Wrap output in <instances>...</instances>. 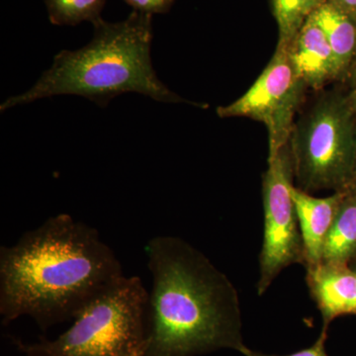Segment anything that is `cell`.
I'll return each mask as SVG.
<instances>
[{
    "label": "cell",
    "instance_id": "obj_1",
    "mask_svg": "<svg viewBox=\"0 0 356 356\" xmlns=\"http://www.w3.org/2000/svg\"><path fill=\"white\" fill-rule=\"evenodd\" d=\"M123 276L97 229L69 214L56 215L11 247L0 248L2 324L28 316L46 331L76 318Z\"/></svg>",
    "mask_w": 356,
    "mask_h": 356
},
{
    "label": "cell",
    "instance_id": "obj_2",
    "mask_svg": "<svg viewBox=\"0 0 356 356\" xmlns=\"http://www.w3.org/2000/svg\"><path fill=\"white\" fill-rule=\"evenodd\" d=\"M145 252L153 284L143 356L240 353L245 346L242 310L228 276L179 236H154Z\"/></svg>",
    "mask_w": 356,
    "mask_h": 356
},
{
    "label": "cell",
    "instance_id": "obj_3",
    "mask_svg": "<svg viewBox=\"0 0 356 356\" xmlns=\"http://www.w3.org/2000/svg\"><path fill=\"white\" fill-rule=\"evenodd\" d=\"M153 15L134 10L125 20L93 24L92 40L64 50L22 95L2 102L0 111L55 95H79L104 107L116 96L140 93L159 102H186L159 81L152 63Z\"/></svg>",
    "mask_w": 356,
    "mask_h": 356
},
{
    "label": "cell",
    "instance_id": "obj_4",
    "mask_svg": "<svg viewBox=\"0 0 356 356\" xmlns=\"http://www.w3.org/2000/svg\"><path fill=\"white\" fill-rule=\"evenodd\" d=\"M149 293L124 275L93 299L55 339L15 341L26 356H143L149 337Z\"/></svg>",
    "mask_w": 356,
    "mask_h": 356
},
{
    "label": "cell",
    "instance_id": "obj_5",
    "mask_svg": "<svg viewBox=\"0 0 356 356\" xmlns=\"http://www.w3.org/2000/svg\"><path fill=\"white\" fill-rule=\"evenodd\" d=\"M355 115L348 100L327 95L294 124L288 145L298 188L346 191L356 159Z\"/></svg>",
    "mask_w": 356,
    "mask_h": 356
},
{
    "label": "cell",
    "instance_id": "obj_6",
    "mask_svg": "<svg viewBox=\"0 0 356 356\" xmlns=\"http://www.w3.org/2000/svg\"><path fill=\"white\" fill-rule=\"evenodd\" d=\"M287 149L267 159L268 168L262 182L264 228L257 285L259 296L286 267L305 266L303 238L291 195L293 170Z\"/></svg>",
    "mask_w": 356,
    "mask_h": 356
},
{
    "label": "cell",
    "instance_id": "obj_7",
    "mask_svg": "<svg viewBox=\"0 0 356 356\" xmlns=\"http://www.w3.org/2000/svg\"><path fill=\"white\" fill-rule=\"evenodd\" d=\"M288 47L278 44L268 65L247 92L217 108L221 118L245 117L264 123L268 132V158L288 146L295 113L306 88L295 72Z\"/></svg>",
    "mask_w": 356,
    "mask_h": 356
},
{
    "label": "cell",
    "instance_id": "obj_8",
    "mask_svg": "<svg viewBox=\"0 0 356 356\" xmlns=\"http://www.w3.org/2000/svg\"><path fill=\"white\" fill-rule=\"evenodd\" d=\"M306 282L312 298L329 330L334 318L356 314V273L350 264L321 262L306 267Z\"/></svg>",
    "mask_w": 356,
    "mask_h": 356
},
{
    "label": "cell",
    "instance_id": "obj_9",
    "mask_svg": "<svg viewBox=\"0 0 356 356\" xmlns=\"http://www.w3.org/2000/svg\"><path fill=\"white\" fill-rule=\"evenodd\" d=\"M288 50L295 72L309 88L321 89L339 74L331 46L311 16Z\"/></svg>",
    "mask_w": 356,
    "mask_h": 356
},
{
    "label": "cell",
    "instance_id": "obj_10",
    "mask_svg": "<svg viewBox=\"0 0 356 356\" xmlns=\"http://www.w3.org/2000/svg\"><path fill=\"white\" fill-rule=\"evenodd\" d=\"M291 195L303 238L305 267L316 266L322 262L325 238L346 191H336L329 197L317 198L292 185Z\"/></svg>",
    "mask_w": 356,
    "mask_h": 356
},
{
    "label": "cell",
    "instance_id": "obj_11",
    "mask_svg": "<svg viewBox=\"0 0 356 356\" xmlns=\"http://www.w3.org/2000/svg\"><path fill=\"white\" fill-rule=\"evenodd\" d=\"M311 17L324 32L341 74L348 69L355 55V26L343 9L332 3L321 4Z\"/></svg>",
    "mask_w": 356,
    "mask_h": 356
},
{
    "label": "cell",
    "instance_id": "obj_12",
    "mask_svg": "<svg viewBox=\"0 0 356 356\" xmlns=\"http://www.w3.org/2000/svg\"><path fill=\"white\" fill-rule=\"evenodd\" d=\"M356 259V194L346 191L325 238L323 262L350 264Z\"/></svg>",
    "mask_w": 356,
    "mask_h": 356
},
{
    "label": "cell",
    "instance_id": "obj_13",
    "mask_svg": "<svg viewBox=\"0 0 356 356\" xmlns=\"http://www.w3.org/2000/svg\"><path fill=\"white\" fill-rule=\"evenodd\" d=\"M106 0H44L51 24L76 26L102 20Z\"/></svg>",
    "mask_w": 356,
    "mask_h": 356
},
{
    "label": "cell",
    "instance_id": "obj_14",
    "mask_svg": "<svg viewBox=\"0 0 356 356\" xmlns=\"http://www.w3.org/2000/svg\"><path fill=\"white\" fill-rule=\"evenodd\" d=\"M322 3V0H273L274 16L280 27L278 44L289 46L302 26Z\"/></svg>",
    "mask_w": 356,
    "mask_h": 356
},
{
    "label": "cell",
    "instance_id": "obj_15",
    "mask_svg": "<svg viewBox=\"0 0 356 356\" xmlns=\"http://www.w3.org/2000/svg\"><path fill=\"white\" fill-rule=\"evenodd\" d=\"M327 337V330L322 329L320 336H318L316 343L311 346L310 348H305L297 351V353H291L288 355H266V353H259V351H255L250 350L247 346H243L242 350L240 351L241 355L243 356H329L327 355L325 351V341Z\"/></svg>",
    "mask_w": 356,
    "mask_h": 356
},
{
    "label": "cell",
    "instance_id": "obj_16",
    "mask_svg": "<svg viewBox=\"0 0 356 356\" xmlns=\"http://www.w3.org/2000/svg\"><path fill=\"white\" fill-rule=\"evenodd\" d=\"M134 10L138 13L149 14H163L170 10L173 0H125Z\"/></svg>",
    "mask_w": 356,
    "mask_h": 356
},
{
    "label": "cell",
    "instance_id": "obj_17",
    "mask_svg": "<svg viewBox=\"0 0 356 356\" xmlns=\"http://www.w3.org/2000/svg\"><path fill=\"white\" fill-rule=\"evenodd\" d=\"M346 191L350 192V193L356 194V159L355 168H353V175H351L350 184L346 187Z\"/></svg>",
    "mask_w": 356,
    "mask_h": 356
},
{
    "label": "cell",
    "instance_id": "obj_18",
    "mask_svg": "<svg viewBox=\"0 0 356 356\" xmlns=\"http://www.w3.org/2000/svg\"><path fill=\"white\" fill-rule=\"evenodd\" d=\"M334 6H339L346 7V8L353 9L356 8V0H334Z\"/></svg>",
    "mask_w": 356,
    "mask_h": 356
},
{
    "label": "cell",
    "instance_id": "obj_19",
    "mask_svg": "<svg viewBox=\"0 0 356 356\" xmlns=\"http://www.w3.org/2000/svg\"><path fill=\"white\" fill-rule=\"evenodd\" d=\"M348 103L353 108V112L356 114V76L355 79V83H353V91H351V95L350 97V100H348Z\"/></svg>",
    "mask_w": 356,
    "mask_h": 356
},
{
    "label": "cell",
    "instance_id": "obj_20",
    "mask_svg": "<svg viewBox=\"0 0 356 356\" xmlns=\"http://www.w3.org/2000/svg\"><path fill=\"white\" fill-rule=\"evenodd\" d=\"M350 266L351 267V268L353 269V270L355 271L356 273V259H355V261H351L350 264Z\"/></svg>",
    "mask_w": 356,
    "mask_h": 356
}]
</instances>
